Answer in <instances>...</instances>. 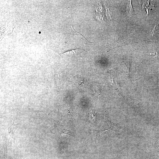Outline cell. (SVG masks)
Returning <instances> with one entry per match:
<instances>
[{
  "label": "cell",
  "instance_id": "1",
  "mask_svg": "<svg viewBox=\"0 0 159 159\" xmlns=\"http://www.w3.org/2000/svg\"><path fill=\"white\" fill-rule=\"evenodd\" d=\"M120 122L114 123L105 117L103 125L98 130H95V134L96 137H100L101 134L104 132L109 130H113L118 132L120 128Z\"/></svg>",
  "mask_w": 159,
  "mask_h": 159
},
{
  "label": "cell",
  "instance_id": "2",
  "mask_svg": "<svg viewBox=\"0 0 159 159\" xmlns=\"http://www.w3.org/2000/svg\"><path fill=\"white\" fill-rule=\"evenodd\" d=\"M53 127L57 132V135L59 137V139L61 136L64 135L68 134L72 135L70 131L64 128L59 122H57Z\"/></svg>",
  "mask_w": 159,
  "mask_h": 159
},
{
  "label": "cell",
  "instance_id": "3",
  "mask_svg": "<svg viewBox=\"0 0 159 159\" xmlns=\"http://www.w3.org/2000/svg\"><path fill=\"white\" fill-rule=\"evenodd\" d=\"M72 30L77 34L79 39H81L84 40L86 43H93V42H90L87 40L82 34L76 31L72 28V25L71 26Z\"/></svg>",
  "mask_w": 159,
  "mask_h": 159
},
{
  "label": "cell",
  "instance_id": "4",
  "mask_svg": "<svg viewBox=\"0 0 159 159\" xmlns=\"http://www.w3.org/2000/svg\"><path fill=\"white\" fill-rule=\"evenodd\" d=\"M81 49H82L77 48L75 49L68 50L62 53V54H74L75 53L78 52L79 50L80 51V50H81Z\"/></svg>",
  "mask_w": 159,
  "mask_h": 159
},
{
  "label": "cell",
  "instance_id": "5",
  "mask_svg": "<svg viewBox=\"0 0 159 159\" xmlns=\"http://www.w3.org/2000/svg\"><path fill=\"white\" fill-rule=\"evenodd\" d=\"M95 116L93 112L91 111L90 114L89 118L92 121H93L95 120Z\"/></svg>",
  "mask_w": 159,
  "mask_h": 159
},
{
  "label": "cell",
  "instance_id": "6",
  "mask_svg": "<svg viewBox=\"0 0 159 159\" xmlns=\"http://www.w3.org/2000/svg\"><path fill=\"white\" fill-rule=\"evenodd\" d=\"M131 63V60L130 59H127L125 62V63L127 67L130 70V66Z\"/></svg>",
  "mask_w": 159,
  "mask_h": 159
},
{
  "label": "cell",
  "instance_id": "7",
  "mask_svg": "<svg viewBox=\"0 0 159 159\" xmlns=\"http://www.w3.org/2000/svg\"><path fill=\"white\" fill-rule=\"evenodd\" d=\"M157 139L158 140V144L159 145V135L158 134H157Z\"/></svg>",
  "mask_w": 159,
  "mask_h": 159
},
{
  "label": "cell",
  "instance_id": "8",
  "mask_svg": "<svg viewBox=\"0 0 159 159\" xmlns=\"http://www.w3.org/2000/svg\"><path fill=\"white\" fill-rule=\"evenodd\" d=\"M158 154H159V153H158Z\"/></svg>",
  "mask_w": 159,
  "mask_h": 159
}]
</instances>
